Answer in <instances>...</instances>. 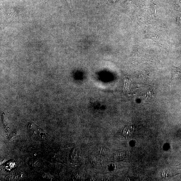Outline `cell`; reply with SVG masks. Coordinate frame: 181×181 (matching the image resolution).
Listing matches in <instances>:
<instances>
[{
    "instance_id": "obj_4",
    "label": "cell",
    "mask_w": 181,
    "mask_h": 181,
    "mask_svg": "<svg viewBox=\"0 0 181 181\" xmlns=\"http://www.w3.org/2000/svg\"><path fill=\"white\" fill-rule=\"evenodd\" d=\"M67 3H68V5L71 7V3L70 0H66Z\"/></svg>"
},
{
    "instance_id": "obj_3",
    "label": "cell",
    "mask_w": 181,
    "mask_h": 181,
    "mask_svg": "<svg viewBox=\"0 0 181 181\" xmlns=\"http://www.w3.org/2000/svg\"><path fill=\"white\" fill-rule=\"evenodd\" d=\"M146 95L147 97H152L154 96V93L152 90H149L146 93Z\"/></svg>"
},
{
    "instance_id": "obj_2",
    "label": "cell",
    "mask_w": 181,
    "mask_h": 181,
    "mask_svg": "<svg viewBox=\"0 0 181 181\" xmlns=\"http://www.w3.org/2000/svg\"><path fill=\"white\" fill-rule=\"evenodd\" d=\"M133 131H134V129H133V126H129L126 127L124 130L123 134L125 136H129L133 133Z\"/></svg>"
},
{
    "instance_id": "obj_1",
    "label": "cell",
    "mask_w": 181,
    "mask_h": 181,
    "mask_svg": "<svg viewBox=\"0 0 181 181\" xmlns=\"http://www.w3.org/2000/svg\"><path fill=\"white\" fill-rule=\"evenodd\" d=\"M180 74H181V69L179 67L173 66L172 67L171 70V79H175Z\"/></svg>"
}]
</instances>
